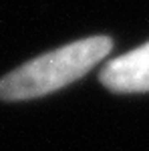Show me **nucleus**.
Wrapping results in <instances>:
<instances>
[{
	"instance_id": "f257e3e1",
	"label": "nucleus",
	"mask_w": 149,
	"mask_h": 151,
	"mask_svg": "<svg viewBox=\"0 0 149 151\" xmlns=\"http://www.w3.org/2000/svg\"><path fill=\"white\" fill-rule=\"evenodd\" d=\"M113 48L109 36H89L24 63L0 79L2 101H26L79 81Z\"/></svg>"
},
{
	"instance_id": "f03ea898",
	"label": "nucleus",
	"mask_w": 149,
	"mask_h": 151,
	"mask_svg": "<svg viewBox=\"0 0 149 151\" xmlns=\"http://www.w3.org/2000/svg\"><path fill=\"white\" fill-rule=\"evenodd\" d=\"M99 81L113 93H149V42L109 60Z\"/></svg>"
}]
</instances>
